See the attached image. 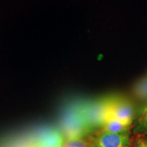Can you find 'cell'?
Instances as JSON below:
<instances>
[{
	"label": "cell",
	"instance_id": "obj_1",
	"mask_svg": "<svg viewBox=\"0 0 147 147\" xmlns=\"http://www.w3.org/2000/svg\"><path fill=\"white\" fill-rule=\"evenodd\" d=\"M114 96L104 97L82 104V112L89 127L93 131L102 127L112 119V106Z\"/></svg>",
	"mask_w": 147,
	"mask_h": 147
},
{
	"label": "cell",
	"instance_id": "obj_2",
	"mask_svg": "<svg viewBox=\"0 0 147 147\" xmlns=\"http://www.w3.org/2000/svg\"><path fill=\"white\" fill-rule=\"evenodd\" d=\"M82 104L69 108L62 119L61 132L66 140L83 138L92 131L84 119Z\"/></svg>",
	"mask_w": 147,
	"mask_h": 147
},
{
	"label": "cell",
	"instance_id": "obj_3",
	"mask_svg": "<svg viewBox=\"0 0 147 147\" xmlns=\"http://www.w3.org/2000/svg\"><path fill=\"white\" fill-rule=\"evenodd\" d=\"M113 118L131 125L134 118V110L131 102L124 97L114 96L112 106Z\"/></svg>",
	"mask_w": 147,
	"mask_h": 147
},
{
	"label": "cell",
	"instance_id": "obj_4",
	"mask_svg": "<svg viewBox=\"0 0 147 147\" xmlns=\"http://www.w3.org/2000/svg\"><path fill=\"white\" fill-rule=\"evenodd\" d=\"M129 144L128 133L110 134L102 132L94 140V147H127Z\"/></svg>",
	"mask_w": 147,
	"mask_h": 147
},
{
	"label": "cell",
	"instance_id": "obj_5",
	"mask_svg": "<svg viewBox=\"0 0 147 147\" xmlns=\"http://www.w3.org/2000/svg\"><path fill=\"white\" fill-rule=\"evenodd\" d=\"M63 136L59 130L51 129L40 136L36 142V147H62Z\"/></svg>",
	"mask_w": 147,
	"mask_h": 147
},
{
	"label": "cell",
	"instance_id": "obj_6",
	"mask_svg": "<svg viewBox=\"0 0 147 147\" xmlns=\"http://www.w3.org/2000/svg\"><path fill=\"white\" fill-rule=\"evenodd\" d=\"M131 125L116 119H110L102 127V132L110 134L127 133Z\"/></svg>",
	"mask_w": 147,
	"mask_h": 147
},
{
	"label": "cell",
	"instance_id": "obj_7",
	"mask_svg": "<svg viewBox=\"0 0 147 147\" xmlns=\"http://www.w3.org/2000/svg\"><path fill=\"white\" fill-rule=\"evenodd\" d=\"M134 93L140 100L147 101V76L136 82L134 88Z\"/></svg>",
	"mask_w": 147,
	"mask_h": 147
},
{
	"label": "cell",
	"instance_id": "obj_8",
	"mask_svg": "<svg viewBox=\"0 0 147 147\" xmlns=\"http://www.w3.org/2000/svg\"><path fill=\"white\" fill-rule=\"evenodd\" d=\"M137 128L140 131H147V104L139 110L136 118Z\"/></svg>",
	"mask_w": 147,
	"mask_h": 147
},
{
	"label": "cell",
	"instance_id": "obj_9",
	"mask_svg": "<svg viewBox=\"0 0 147 147\" xmlns=\"http://www.w3.org/2000/svg\"><path fill=\"white\" fill-rule=\"evenodd\" d=\"M62 147H94V141H87L84 138L68 140L63 142Z\"/></svg>",
	"mask_w": 147,
	"mask_h": 147
},
{
	"label": "cell",
	"instance_id": "obj_10",
	"mask_svg": "<svg viewBox=\"0 0 147 147\" xmlns=\"http://www.w3.org/2000/svg\"><path fill=\"white\" fill-rule=\"evenodd\" d=\"M136 147H147V140L140 138L136 141Z\"/></svg>",
	"mask_w": 147,
	"mask_h": 147
}]
</instances>
